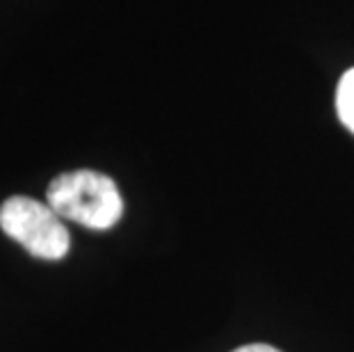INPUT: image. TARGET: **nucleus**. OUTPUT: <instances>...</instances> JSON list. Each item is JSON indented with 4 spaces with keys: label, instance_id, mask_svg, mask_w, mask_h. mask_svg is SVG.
Segmentation results:
<instances>
[{
    "label": "nucleus",
    "instance_id": "obj_4",
    "mask_svg": "<svg viewBox=\"0 0 354 352\" xmlns=\"http://www.w3.org/2000/svg\"><path fill=\"white\" fill-rule=\"evenodd\" d=\"M233 352H281V350H277L272 346H266V343H252V346H243V348H238Z\"/></svg>",
    "mask_w": 354,
    "mask_h": 352
},
{
    "label": "nucleus",
    "instance_id": "obj_3",
    "mask_svg": "<svg viewBox=\"0 0 354 352\" xmlns=\"http://www.w3.org/2000/svg\"><path fill=\"white\" fill-rule=\"evenodd\" d=\"M336 112L345 129L354 133V69L345 71L336 87Z\"/></svg>",
    "mask_w": 354,
    "mask_h": 352
},
{
    "label": "nucleus",
    "instance_id": "obj_1",
    "mask_svg": "<svg viewBox=\"0 0 354 352\" xmlns=\"http://www.w3.org/2000/svg\"><path fill=\"white\" fill-rule=\"evenodd\" d=\"M46 204L62 220L87 229H110L124 213L117 183L96 169H73L55 176L46 190Z\"/></svg>",
    "mask_w": 354,
    "mask_h": 352
},
{
    "label": "nucleus",
    "instance_id": "obj_2",
    "mask_svg": "<svg viewBox=\"0 0 354 352\" xmlns=\"http://www.w3.org/2000/svg\"><path fill=\"white\" fill-rule=\"evenodd\" d=\"M0 229L37 259L59 261L71 245L69 231L48 204L14 194L0 204Z\"/></svg>",
    "mask_w": 354,
    "mask_h": 352
}]
</instances>
